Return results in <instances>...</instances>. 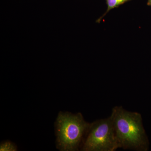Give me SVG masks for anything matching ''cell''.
I'll return each instance as SVG.
<instances>
[{
    "label": "cell",
    "mask_w": 151,
    "mask_h": 151,
    "mask_svg": "<svg viewBox=\"0 0 151 151\" xmlns=\"http://www.w3.org/2000/svg\"><path fill=\"white\" fill-rule=\"evenodd\" d=\"M110 117L119 148L135 151L147 150L148 140L141 114L127 111L122 106H116L112 109Z\"/></svg>",
    "instance_id": "obj_1"
},
{
    "label": "cell",
    "mask_w": 151,
    "mask_h": 151,
    "mask_svg": "<svg viewBox=\"0 0 151 151\" xmlns=\"http://www.w3.org/2000/svg\"><path fill=\"white\" fill-rule=\"evenodd\" d=\"M90 125L81 113L60 112L55 123L57 148L62 151L78 150Z\"/></svg>",
    "instance_id": "obj_2"
},
{
    "label": "cell",
    "mask_w": 151,
    "mask_h": 151,
    "mask_svg": "<svg viewBox=\"0 0 151 151\" xmlns=\"http://www.w3.org/2000/svg\"><path fill=\"white\" fill-rule=\"evenodd\" d=\"M119 148L110 116L91 123L81 147L84 151H114Z\"/></svg>",
    "instance_id": "obj_3"
},
{
    "label": "cell",
    "mask_w": 151,
    "mask_h": 151,
    "mask_svg": "<svg viewBox=\"0 0 151 151\" xmlns=\"http://www.w3.org/2000/svg\"><path fill=\"white\" fill-rule=\"evenodd\" d=\"M131 1L132 0H106V4L107 5V10L105 13L98 19L97 22L98 23L100 22L104 17L106 16V15L111 10L116 8L119 7V6Z\"/></svg>",
    "instance_id": "obj_4"
},
{
    "label": "cell",
    "mask_w": 151,
    "mask_h": 151,
    "mask_svg": "<svg viewBox=\"0 0 151 151\" xmlns=\"http://www.w3.org/2000/svg\"><path fill=\"white\" fill-rule=\"evenodd\" d=\"M17 150L16 145L14 143L9 141H5L1 144L0 151H15Z\"/></svg>",
    "instance_id": "obj_5"
},
{
    "label": "cell",
    "mask_w": 151,
    "mask_h": 151,
    "mask_svg": "<svg viewBox=\"0 0 151 151\" xmlns=\"http://www.w3.org/2000/svg\"><path fill=\"white\" fill-rule=\"evenodd\" d=\"M147 5L149 6H151V0H148Z\"/></svg>",
    "instance_id": "obj_6"
}]
</instances>
